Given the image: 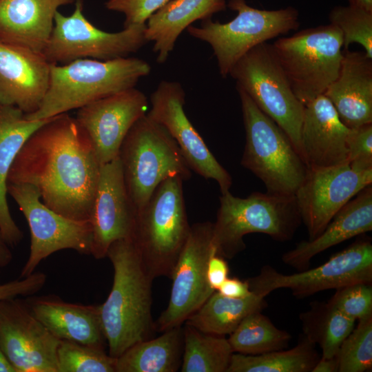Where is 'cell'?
Instances as JSON below:
<instances>
[{
  "instance_id": "36",
  "label": "cell",
  "mask_w": 372,
  "mask_h": 372,
  "mask_svg": "<svg viewBox=\"0 0 372 372\" xmlns=\"http://www.w3.org/2000/svg\"><path fill=\"white\" fill-rule=\"evenodd\" d=\"M338 372H365L372 369V315L358 320L335 355Z\"/></svg>"
},
{
  "instance_id": "33",
  "label": "cell",
  "mask_w": 372,
  "mask_h": 372,
  "mask_svg": "<svg viewBox=\"0 0 372 372\" xmlns=\"http://www.w3.org/2000/svg\"><path fill=\"white\" fill-rule=\"evenodd\" d=\"M291 339L262 311L246 316L227 338L234 353L251 355L287 349Z\"/></svg>"
},
{
  "instance_id": "4",
  "label": "cell",
  "mask_w": 372,
  "mask_h": 372,
  "mask_svg": "<svg viewBox=\"0 0 372 372\" xmlns=\"http://www.w3.org/2000/svg\"><path fill=\"white\" fill-rule=\"evenodd\" d=\"M211 246L216 255L232 259L243 251L245 236L266 234L278 242L293 238L302 223L294 195L255 192L240 198L229 191L221 194Z\"/></svg>"
},
{
  "instance_id": "3",
  "label": "cell",
  "mask_w": 372,
  "mask_h": 372,
  "mask_svg": "<svg viewBox=\"0 0 372 372\" xmlns=\"http://www.w3.org/2000/svg\"><path fill=\"white\" fill-rule=\"evenodd\" d=\"M151 72L141 59L124 57L107 61L76 59L52 64L47 92L38 110L25 114L28 120H43L79 109L92 102L126 90Z\"/></svg>"
},
{
  "instance_id": "42",
  "label": "cell",
  "mask_w": 372,
  "mask_h": 372,
  "mask_svg": "<svg viewBox=\"0 0 372 372\" xmlns=\"http://www.w3.org/2000/svg\"><path fill=\"white\" fill-rule=\"evenodd\" d=\"M217 291L225 296L234 298H245L252 293L247 280L229 277Z\"/></svg>"
},
{
  "instance_id": "7",
  "label": "cell",
  "mask_w": 372,
  "mask_h": 372,
  "mask_svg": "<svg viewBox=\"0 0 372 372\" xmlns=\"http://www.w3.org/2000/svg\"><path fill=\"white\" fill-rule=\"evenodd\" d=\"M118 158L127 194L136 211L164 180L178 176L187 180L192 175L175 141L147 114L128 132Z\"/></svg>"
},
{
  "instance_id": "44",
  "label": "cell",
  "mask_w": 372,
  "mask_h": 372,
  "mask_svg": "<svg viewBox=\"0 0 372 372\" xmlns=\"http://www.w3.org/2000/svg\"><path fill=\"white\" fill-rule=\"evenodd\" d=\"M13 258L10 246L5 240L0 229V268L7 267Z\"/></svg>"
},
{
  "instance_id": "2",
  "label": "cell",
  "mask_w": 372,
  "mask_h": 372,
  "mask_svg": "<svg viewBox=\"0 0 372 372\" xmlns=\"http://www.w3.org/2000/svg\"><path fill=\"white\" fill-rule=\"evenodd\" d=\"M114 276L111 291L99 304L108 354L117 358L133 344L150 338L152 284L132 238L114 241L107 256Z\"/></svg>"
},
{
  "instance_id": "26",
  "label": "cell",
  "mask_w": 372,
  "mask_h": 372,
  "mask_svg": "<svg viewBox=\"0 0 372 372\" xmlns=\"http://www.w3.org/2000/svg\"><path fill=\"white\" fill-rule=\"evenodd\" d=\"M49 119L28 120L19 108L0 104V229L10 247L17 245L23 234L12 218L8 204V173L26 140Z\"/></svg>"
},
{
  "instance_id": "17",
  "label": "cell",
  "mask_w": 372,
  "mask_h": 372,
  "mask_svg": "<svg viewBox=\"0 0 372 372\" xmlns=\"http://www.w3.org/2000/svg\"><path fill=\"white\" fill-rule=\"evenodd\" d=\"M371 184L372 170L355 169L349 163L308 169L294 194L308 240L320 234L342 207Z\"/></svg>"
},
{
  "instance_id": "18",
  "label": "cell",
  "mask_w": 372,
  "mask_h": 372,
  "mask_svg": "<svg viewBox=\"0 0 372 372\" xmlns=\"http://www.w3.org/2000/svg\"><path fill=\"white\" fill-rule=\"evenodd\" d=\"M147 108L145 94L132 87L78 109L75 119L88 136L101 165L118 156L124 138Z\"/></svg>"
},
{
  "instance_id": "27",
  "label": "cell",
  "mask_w": 372,
  "mask_h": 372,
  "mask_svg": "<svg viewBox=\"0 0 372 372\" xmlns=\"http://www.w3.org/2000/svg\"><path fill=\"white\" fill-rule=\"evenodd\" d=\"M227 7L225 0H169L145 23V38L154 42L156 61H167L180 34L193 22L211 19Z\"/></svg>"
},
{
  "instance_id": "20",
  "label": "cell",
  "mask_w": 372,
  "mask_h": 372,
  "mask_svg": "<svg viewBox=\"0 0 372 372\" xmlns=\"http://www.w3.org/2000/svg\"><path fill=\"white\" fill-rule=\"evenodd\" d=\"M51 65L42 52L0 42V104L25 114L37 111L48 88Z\"/></svg>"
},
{
  "instance_id": "5",
  "label": "cell",
  "mask_w": 372,
  "mask_h": 372,
  "mask_svg": "<svg viewBox=\"0 0 372 372\" xmlns=\"http://www.w3.org/2000/svg\"><path fill=\"white\" fill-rule=\"evenodd\" d=\"M183 182L178 176L164 180L136 212L132 239L154 279L171 277L189 234Z\"/></svg>"
},
{
  "instance_id": "8",
  "label": "cell",
  "mask_w": 372,
  "mask_h": 372,
  "mask_svg": "<svg viewBox=\"0 0 372 372\" xmlns=\"http://www.w3.org/2000/svg\"><path fill=\"white\" fill-rule=\"evenodd\" d=\"M227 6L237 12L231 21L222 23L207 19L200 27L187 28L192 37L209 44L223 78L250 50L300 26L299 12L291 6L260 10L249 6L246 0H229Z\"/></svg>"
},
{
  "instance_id": "40",
  "label": "cell",
  "mask_w": 372,
  "mask_h": 372,
  "mask_svg": "<svg viewBox=\"0 0 372 372\" xmlns=\"http://www.w3.org/2000/svg\"><path fill=\"white\" fill-rule=\"evenodd\" d=\"M46 280L45 273L35 271L27 277L0 283V301L34 295L43 287Z\"/></svg>"
},
{
  "instance_id": "19",
  "label": "cell",
  "mask_w": 372,
  "mask_h": 372,
  "mask_svg": "<svg viewBox=\"0 0 372 372\" xmlns=\"http://www.w3.org/2000/svg\"><path fill=\"white\" fill-rule=\"evenodd\" d=\"M136 209L127 194L118 156L101 165L90 221L92 229L91 254L107 256L112 242L132 238Z\"/></svg>"
},
{
  "instance_id": "35",
  "label": "cell",
  "mask_w": 372,
  "mask_h": 372,
  "mask_svg": "<svg viewBox=\"0 0 372 372\" xmlns=\"http://www.w3.org/2000/svg\"><path fill=\"white\" fill-rule=\"evenodd\" d=\"M329 19L341 32L344 50L356 43L372 59V11L351 5L338 6L330 11Z\"/></svg>"
},
{
  "instance_id": "38",
  "label": "cell",
  "mask_w": 372,
  "mask_h": 372,
  "mask_svg": "<svg viewBox=\"0 0 372 372\" xmlns=\"http://www.w3.org/2000/svg\"><path fill=\"white\" fill-rule=\"evenodd\" d=\"M347 148V163L351 167L372 170V123L349 128Z\"/></svg>"
},
{
  "instance_id": "23",
  "label": "cell",
  "mask_w": 372,
  "mask_h": 372,
  "mask_svg": "<svg viewBox=\"0 0 372 372\" xmlns=\"http://www.w3.org/2000/svg\"><path fill=\"white\" fill-rule=\"evenodd\" d=\"M349 128L372 123V59L343 50L339 74L323 94Z\"/></svg>"
},
{
  "instance_id": "15",
  "label": "cell",
  "mask_w": 372,
  "mask_h": 372,
  "mask_svg": "<svg viewBox=\"0 0 372 372\" xmlns=\"http://www.w3.org/2000/svg\"><path fill=\"white\" fill-rule=\"evenodd\" d=\"M185 93L176 81H162L150 96L147 115L163 126L178 145L189 168L205 179L215 180L220 193L229 191L232 178L216 160L185 111Z\"/></svg>"
},
{
  "instance_id": "31",
  "label": "cell",
  "mask_w": 372,
  "mask_h": 372,
  "mask_svg": "<svg viewBox=\"0 0 372 372\" xmlns=\"http://www.w3.org/2000/svg\"><path fill=\"white\" fill-rule=\"evenodd\" d=\"M316 346L303 335L289 349L255 355L234 353L227 372H311L320 359Z\"/></svg>"
},
{
  "instance_id": "14",
  "label": "cell",
  "mask_w": 372,
  "mask_h": 372,
  "mask_svg": "<svg viewBox=\"0 0 372 372\" xmlns=\"http://www.w3.org/2000/svg\"><path fill=\"white\" fill-rule=\"evenodd\" d=\"M212 229L213 223L208 221L190 227L170 277L172 285L167 307L155 322V331L163 332L181 326L215 291L207 279L208 260L215 254Z\"/></svg>"
},
{
  "instance_id": "10",
  "label": "cell",
  "mask_w": 372,
  "mask_h": 372,
  "mask_svg": "<svg viewBox=\"0 0 372 372\" xmlns=\"http://www.w3.org/2000/svg\"><path fill=\"white\" fill-rule=\"evenodd\" d=\"M229 75L236 80V87L286 133L302 156L304 105L292 90L271 44L265 42L250 50L234 65Z\"/></svg>"
},
{
  "instance_id": "39",
  "label": "cell",
  "mask_w": 372,
  "mask_h": 372,
  "mask_svg": "<svg viewBox=\"0 0 372 372\" xmlns=\"http://www.w3.org/2000/svg\"><path fill=\"white\" fill-rule=\"evenodd\" d=\"M169 0H107V9L125 15L124 28L144 25L147 19Z\"/></svg>"
},
{
  "instance_id": "21",
  "label": "cell",
  "mask_w": 372,
  "mask_h": 372,
  "mask_svg": "<svg viewBox=\"0 0 372 372\" xmlns=\"http://www.w3.org/2000/svg\"><path fill=\"white\" fill-rule=\"evenodd\" d=\"M349 131V128L341 121L333 105L324 94L304 105L301 150L308 169L348 163Z\"/></svg>"
},
{
  "instance_id": "45",
  "label": "cell",
  "mask_w": 372,
  "mask_h": 372,
  "mask_svg": "<svg viewBox=\"0 0 372 372\" xmlns=\"http://www.w3.org/2000/svg\"><path fill=\"white\" fill-rule=\"evenodd\" d=\"M0 372H16L15 369L9 362L0 348Z\"/></svg>"
},
{
  "instance_id": "16",
  "label": "cell",
  "mask_w": 372,
  "mask_h": 372,
  "mask_svg": "<svg viewBox=\"0 0 372 372\" xmlns=\"http://www.w3.org/2000/svg\"><path fill=\"white\" fill-rule=\"evenodd\" d=\"M20 298L0 301V348L16 372H57L60 340Z\"/></svg>"
},
{
  "instance_id": "11",
  "label": "cell",
  "mask_w": 372,
  "mask_h": 372,
  "mask_svg": "<svg viewBox=\"0 0 372 372\" xmlns=\"http://www.w3.org/2000/svg\"><path fill=\"white\" fill-rule=\"evenodd\" d=\"M83 8L82 0H78L71 15L55 13L51 35L42 52L52 64L81 59L107 61L127 57L147 42L145 24L108 32L90 23Z\"/></svg>"
},
{
  "instance_id": "6",
  "label": "cell",
  "mask_w": 372,
  "mask_h": 372,
  "mask_svg": "<svg viewBox=\"0 0 372 372\" xmlns=\"http://www.w3.org/2000/svg\"><path fill=\"white\" fill-rule=\"evenodd\" d=\"M245 130L240 164L264 183L267 192L294 195L308 167L286 133L236 87Z\"/></svg>"
},
{
  "instance_id": "9",
  "label": "cell",
  "mask_w": 372,
  "mask_h": 372,
  "mask_svg": "<svg viewBox=\"0 0 372 372\" xmlns=\"http://www.w3.org/2000/svg\"><path fill=\"white\" fill-rule=\"evenodd\" d=\"M271 45L292 90L304 105L323 94L339 74L343 38L331 23L280 37Z\"/></svg>"
},
{
  "instance_id": "37",
  "label": "cell",
  "mask_w": 372,
  "mask_h": 372,
  "mask_svg": "<svg viewBox=\"0 0 372 372\" xmlns=\"http://www.w3.org/2000/svg\"><path fill=\"white\" fill-rule=\"evenodd\" d=\"M329 302L348 317L360 320L372 315V285L360 282L339 288Z\"/></svg>"
},
{
  "instance_id": "24",
  "label": "cell",
  "mask_w": 372,
  "mask_h": 372,
  "mask_svg": "<svg viewBox=\"0 0 372 372\" xmlns=\"http://www.w3.org/2000/svg\"><path fill=\"white\" fill-rule=\"evenodd\" d=\"M372 230V186L368 185L333 217L325 229L311 240H302L282 256V262L299 271L309 269L321 252Z\"/></svg>"
},
{
  "instance_id": "34",
  "label": "cell",
  "mask_w": 372,
  "mask_h": 372,
  "mask_svg": "<svg viewBox=\"0 0 372 372\" xmlns=\"http://www.w3.org/2000/svg\"><path fill=\"white\" fill-rule=\"evenodd\" d=\"M116 362L105 349L75 342L60 340L57 349V372H116Z\"/></svg>"
},
{
  "instance_id": "43",
  "label": "cell",
  "mask_w": 372,
  "mask_h": 372,
  "mask_svg": "<svg viewBox=\"0 0 372 372\" xmlns=\"http://www.w3.org/2000/svg\"><path fill=\"white\" fill-rule=\"evenodd\" d=\"M339 364L336 356L333 358L320 357L311 372H338Z\"/></svg>"
},
{
  "instance_id": "1",
  "label": "cell",
  "mask_w": 372,
  "mask_h": 372,
  "mask_svg": "<svg viewBox=\"0 0 372 372\" xmlns=\"http://www.w3.org/2000/svg\"><path fill=\"white\" fill-rule=\"evenodd\" d=\"M101 165L75 118L63 113L34 132L16 156L8 183L35 187L43 204L76 220H90Z\"/></svg>"
},
{
  "instance_id": "29",
  "label": "cell",
  "mask_w": 372,
  "mask_h": 372,
  "mask_svg": "<svg viewBox=\"0 0 372 372\" xmlns=\"http://www.w3.org/2000/svg\"><path fill=\"white\" fill-rule=\"evenodd\" d=\"M267 307L265 298L254 292L245 298H234L215 291L185 322L203 333L225 336L249 314Z\"/></svg>"
},
{
  "instance_id": "28",
  "label": "cell",
  "mask_w": 372,
  "mask_h": 372,
  "mask_svg": "<svg viewBox=\"0 0 372 372\" xmlns=\"http://www.w3.org/2000/svg\"><path fill=\"white\" fill-rule=\"evenodd\" d=\"M138 342L116 358V372H176L183 352V329L176 327Z\"/></svg>"
},
{
  "instance_id": "32",
  "label": "cell",
  "mask_w": 372,
  "mask_h": 372,
  "mask_svg": "<svg viewBox=\"0 0 372 372\" xmlns=\"http://www.w3.org/2000/svg\"><path fill=\"white\" fill-rule=\"evenodd\" d=\"M182 372H227L234 353L227 338L185 324Z\"/></svg>"
},
{
  "instance_id": "13",
  "label": "cell",
  "mask_w": 372,
  "mask_h": 372,
  "mask_svg": "<svg viewBox=\"0 0 372 372\" xmlns=\"http://www.w3.org/2000/svg\"><path fill=\"white\" fill-rule=\"evenodd\" d=\"M7 192L25 216L30 232V253L20 278L32 274L41 261L58 251L72 249L80 254H91L90 220L70 219L52 210L31 185L8 183Z\"/></svg>"
},
{
  "instance_id": "25",
  "label": "cell",
  "mask_w": 372,
  "mask_h": 372,
  "mask_svg": "<svg viewBox=\"0 0 372 372\" xmlns=\"http://www.w3.org/2000/svg\"><path fill=\"white\" fill-rule=\"evenodd\" d=\"M78 0H0V42L42 52L60 6Z\"/></svg>"
},
{
  "instance_id": "41",
  "label": "cell",
  "mask_w": 372,
  "mask_h": 372,
  "mask_svg": "<svg viewBox=\"0 0 372 372\" xmlns=\"http://www.w3.org/2000/svg\"><path fill=\"white\" fill-rule=\"evenodd\" d=\"M229 267L225 258L212 254L207 263V279L210 287L217 291L228 278Z\"/></svg>"
},
{
  "instance_id": "46",
  "label": "cell",
  "mask_w": 372,
  "mask_h": 372,
  "mask_svg": "<svg viewBox=\"0 0 372 372\" xmlns=\"http://www.w3.org/2000/svg\"><path fill=\"white\" fill-rule=\"evenodd\" d=\"M349 5L354 6L372 11V0H347Z\"/></svg>"
},
{
  "instance_id": "12",
  "label": "cell",
  "mask_w": 372,
  "mask_h": 372,
  "mask_svg": "<svg viewBox=\"0 0 372 372\" xmlns=\"http://www.w3.org/2000/svg\"><path fill=\"white\" fill-rule=\"evenodd\" d=\"M247 281L250 290L264 298L278 289H288L296 298H305L351 284H371L372 244L369 240H357L320 266L292 274H283L265 265Z\"/></svg>"
},
{
  "instance_id": "22",
  "label": "cell",
  "mask_w": 372,
  "mask_h": 372,
  "mask_svg": "<svg viewBox=\"0 0 372 372\" xmlns=\"http://www.w3.org/2000/svg\"><path fill=\"white\" fill-rule=\"evenodd\" d=\"M24 298L34 317L59 340L105 349L99 305L68 302L52 294Z\"/></svg>"
},
{
  "instance_id": "30",
  "label": "cell",
  "mask_w": 372,
  "mask_h": 372,
  "mask_svg": "<svg viewBox=\"0 0 372 372\" xmlns=\"http://www.w3.org/2000/svg\"><path fill=\"white\" fill-rule=\"evenodd\" d=\"M303 335L322 349V358L334 357L344 339L355 327V320L329 301H313L310 309L300 314Z\"/></svg>"
}]
</instances>
